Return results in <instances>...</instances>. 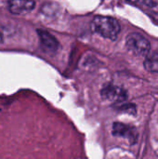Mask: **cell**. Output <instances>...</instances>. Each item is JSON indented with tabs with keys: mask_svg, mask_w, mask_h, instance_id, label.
Listing matches in <instances>:
<instances>
[{
	"mask_svg": "<svg viewBox=\"0 0 158 159\" xmlns=\"http://www.w3.org/2000/svg\"><path fill=\"white\" fill-rule=\"evenodd\" d=\"M91 29L102 37L115 40L120 32V24L115 18L97 16L91 22Z\"/></svg>",
	"mask_w": 158,
	"mask_h": 159,
	"instance_id": "1",
	"label": "cell"
},
{
	"mask_svg": "<svg viewBox=\"0 0 158 159\" xmlns=\"http://www.w3.org/2000/svg\"><path fill=\"white\" fill-rule=\"evenodd\" d=\"M37 34L40 39V44L43 49L47 53H54L59 48L58 40L47 31L45 30H37Z\"/></svg>",
	"mask_w": 158,
	"mask_h": 159,
	"instance_id": "6",
	"label": "cell"
},
{
	"mask_svg": "<svg viewBox=\"0 0 158 159\" xmlns=\"http://www.w3.org/2000/svg\"><path fill=\"white\" fill-rule=\"evenodd\" d=\"M7 3L9 11L15 15L27 14L31 12L35 6L34 0H8Z\"/></svg>",
	"mask_w": 158,
	"mask_h": 159,
	"instance_id": "5",
	"label": "cell"
},
{
	"mask_svg": "<svg viewBox=\"0 0 158 159\" xmlns=\"http://www.w3.org/2000/svg\"><path fill=\"white\" fill-rule=\"evenodd\" d=\"M102 96L107 101L123 102L128 98V93L124 89L115 85H106L102 89Z\"/></svg>",
	"mask_w": 158,
	"mask_h": 159,
	"instance_id": "3",
	"label": "cell"
},
{
	"mask_svg": "<svg viewBox=\"0 0 158 159\" xmlns=\"http://www.w3.org/2000/svg\"><path fill=\"white\" fill-rule=\"evenodd\" d=\"M144 67L147 71L158 74V53L148 55L144 61Z\"/></svg>",
	"mask_w": 158,
	"mask_h": 159,
	"instance_id": "7",
	"label": "cell"
},
{
	"mask_svg": "<svg viewBox=\"0 0 158 159\" xmlns=\"http://www.w3.org/2000/svg\"><path fill=\"white\" fill-rule=\"evenodd\" d=\"M113 134L115 136H119L128 139L130 143H136L138 138V133L135 128L118 122H115L113 125Z\"/></svg>",
	"mask_w": 158,
	"mask_h": 159,
	"instance_id": "4",
	"label": "cell"
},
{
	"mask_svg": "<svg viewBox=\"0 0 158 159\" xmlns=\"http://www.w3.org/2000/svg\"><path fill=\"white\" fill-rule=\"evenodd\" d=\"M128 49L135 56H145L150 51V43L142 34L139 33H130L126 38Z\"/></svg>",
	"mask_w": 158,
	"mask_h": 159,
	"instance_id": "2",
	"label": "cell"
}]
</instances>
